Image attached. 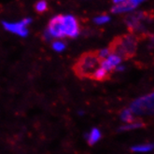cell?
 <instances>
[{
	"label": "cell",
	"instance_id": "obj_1",
	"mask_svg": "<svg viewBox=\"0 0 154 154\" xmlns=\"http://www.w3.org/2000/svg\"><path fill=\"white\" fill-rule=\"evenodd\" d=\"M51 39L77 38L79 35V25L73 15H57L51 20L46 30Z\"/></svg>",
	"mask_w": 154,
	"mask_h": 154
},
{
	"label": "cell",
	"instance_id": "obj_2",
	"mask_svg": "<svg viewBox=\"0 0 154 154\" xmlns=\"http://www.w3.org/2000/svg\"><path fill=\"white\" fill-rule=\"evenodd\" d=\"M129 109L134 115H149L154 109V94L153 93L138 97L130 105Z\"/></svg>",
	"mask_w": 154,
	"mask_h": 154
},
{
	"label": "cell",
	"instance_id": "obj_3",
	"mask_svg": "<svg viewBox=\"0 0 154 154\" xmlns=\"http://www.w3.org/2000/svg\"><path fill=\"white\" fill-rule=\"evenodd\" d=\"M32 20L30 18H25V19H23L20 22H15V23H10V22H3L2 24L4 26V28L11 32L12 34H16L20 37L25 38L27 37L29 31L27 26H28L31 23Z\"/></svg>",
	"mask_w": 154,
	"mask_h": 154
},
{
	"label": "cell",
	"instance_id": "obj_4",
	"mask_svg": "<svg viewBox=\"0 0 154 154\" xmlns=\"http://www.w3.org/2000/svg\"><path fill=\"white\" fill-rule=\"evenodd\" d=\"M142 0H114L112 12L124 13L134 11L142 3Z\"/></svg>",
	"mask_w": 154,
	"mask_h": 154
},
{
	"label": "cell",
	"instance_id": "obj_5",
	"mask_svg": "<svg viewBox=\"0 0 154 154\" xmlns=\"http://www.w3.org/2000/svg\"><path fill=\"white\" fill-rule=\"evenodd\" d=\"M98 65V58L94 55H88L85 57H82L80 63H79V71L82 73V75H90L94 72V70L97 68Z\"/></svg>",
	"mask_w": 154,
	"mask_h": 154
},
{
	"label": "cell",
	"instance_id": "obj_6",
	"mask_svg": "<svg viewBox=\"0 0 154 154\" xmlns=\"http://www.w3.org/2000/svg\"><path fill=\"white\" fill-rule=\"evenodd\" d=\"M122 64V58L116 53H110V55L105 60H102L100 66L104 68L107 73L111 70H114L118 66Z\"/></svg>",
	"mask_w": 154,
	"mask_h": 154
},
{
	"label": "cell",
	"instance_id": "obj_7",
	"mask_svg": "<svg viewBox=\"0 0 154 154\" xmlns=\"http://www.w3.org/2000/svg\"><path fill=\"white\" fill-rule=\"evenodd\" d=\"M102 137V134L100 132V130L97 128H94L91 130V132H89L86 134V139L88 141V143L90 145H94L95 143H97L99 140Z\"/></svg>",
	"mask_w": 154,
	"mask_h": 154
},
{
	"label": "cell",
	"instance_id": "obj_8",
	"mask_svg": "<svg viewBox=\"0 0 154 154\" xmlns=\"http://www.w3.org/2000/svg\"><path fill=\"white\" fill-rule=\"evenodd\" d=\"M142 126H143L142 122H132L130 123H126V124L122 125V127L120 128V130L122 132H126V131H131V130L141 128Z\"/></svg>",
	"mask_w": 154,
	"mask_h": 154
},
{
	"label": "cell",
	"instance_id": "obj_9",
	"mask_svg": "<svg viewBox=\"0 0 154 154\" xmlns=\"http://www.w3.org/2000/svg\"><path fill=\"white\" fill-rule=\"evenodd\" d=\"M153 149V145L152 144H140L137 145V146L132 147V150L134 152H149Z\"/></svg>",
	"mask_w": 154,
	"mask_h": 154
},
{
	"label": "cell",
	"instance_id": "obj_10",
	"mask_svg": "<svg viewBox=\"0 0 154 154\" xmlns=\"http://www.w3.org/2000/svg\"><path fill=\"white\" fill-rule=\"evenodd\" d=\"M134 115L132 113V111L129 108H126V109H123L121 113V120L124 123H130L134 122Z\"/></svg>",
	"mask_w": 154,
	"mask_h": 154
},
{
	"label": "cell",
	"instance_id": "obj_11",
	"mask_svg": "<svg viewBox=\"0 0 154 154\" xmlns=\"http://www.w3.org/2000/svg\"><path fill=\"white\" fill-rule=\"evenodd\" d=\"M107 72L104 69V68H102L101 66L100 67H97L95 70H94V72L93 73V78L94 79H98V80H103V79H105L106 78V76H107Z\"/></svg>",
	"mask_w": 154,
	"mask_h": 154
},
{
	"label": "cell",
	"instance_id": "obj_12",
	"mask_svg": "<svg viewBox=\"0 0 154 154\" xmlns=\"http://www.w3.org/2000/svg\"><path fill=\"white\" fill-rule=\"evenodd\" d=\"M51 47L52 49L57 51V52H61L63 51H65L66 50V45L64 41H62L60 39H57L55 41H53L52 45H51Z\"/></svg>",
	"mask_w": 154,
	"mask_h": 154
},
{
	"label": "cell",
	"instance_id": "obj_13",
	"mask_svg": "<svg viewBox=\"0 0 154 154\" xmlns=\"http://www.w3.org/2000/svg\"><path fill=\"white\" fill-rule=\"evenodd\" d=\"M109 21H110V17L108 16V15H106V14L99 15V16L95 17L94 19V22L96 24H99V25H102V24L107 23Z\"/></svg>",
	"mask_w": 154,
	"mask_h": 154
},
{
	"label": "cell",
	"instance_id": "obj_14",
	"mask_svg": "<svg viewBox=\"0 0 154 154\" xmlns=\"http://www.w3.org/2000/svg\"><path fill=\"white\" fill-rule=\"evenodd\" d=\"M35 11H38V12H44V11H47L48 4H47L46 1H44V0H40V1L35 3Z\"/></svg>",
	"mask_w": 154,
	"mask_h": 154
},
{
	"label": "cell",
	"instance_id": "obj_15",
	"mask_svg": "<svg viewBox=\"0 0 154 154\" xmlns=\"http://www.w3.org/2000/svg\"><path fill=\"white\" fill-rule=\"evenodd\" d=\"M110 50L109 49H107V48H105V49H102V50H100L98 51V53H97V55H98V57L97 58H100V59H102V60H105L106 58H107L108 56L110 55Z\"/></svg>",
	"mask_w": 154,
	"mask_h": 154
},
{
	"label": "cell",
	"instance_id": "obj_16",
	"mask_svg": "<svg viewBox=\"0 0 154 154\" xmlns=\"http://www.w3.org/2000/svg\"><path fill=\"white\" fill-rule=\"evenodd\" d=\"M114 70H116V71H118V72H123L124 70H125V66H123V65H119V66H118Z\"/></svg>",
	"mask_w": 154,
	"mask_h": 154
}]
</instances>
